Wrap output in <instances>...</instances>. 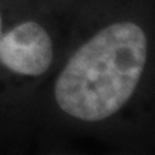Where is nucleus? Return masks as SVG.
Returning <instances> with one entry per match:
<instances>
[{
  "label": "nucleus",
  "mask_w": 155,
  "mask_h": 155,
  "mask_svg": "<svg viewBox=\"0 0 155 155\" xmlns=\"http://www.w3.org/2000/svg\"><path fill=\"white\" fill-rule=\"evenodd\" d=\"M0 35H2V17H0Z\"/></svg>",
  "instance_id": "obj_3"
},
{
  "label": "nucleus",
  "mask_w": 155,
  "mask_h": 155,
  "mask_svg": "<svg viewBox=\"0 0 155 155\" xmlns=\"http://www.w3.org/2000/svg\"><path fill=\"white\" fill-rule=\"evenodd\" d=\"M0 61L12 72L39 76L53 61V45L40 25L20 23L0 38Z\"/></svg>",
  "instance_id": "obj_2"
},
{
  "label": "nucleus",
  "mask_w": 155,
  "mask_h": 155,
  "mask_svg": "<svg viewBox=\"0 0 155 155\" xmlns=\"http://www.w3.org/2000/svg\"><path fill=\"white\" fill-rule=\"evenodd\" d=\"M145 62L144 30L131 22L114 23L71 58L56 81V102L81 121L106 119L132 96Z\"/></svg>",
  "instance_id": "obj_1"
}]
</instances>
